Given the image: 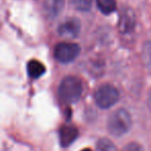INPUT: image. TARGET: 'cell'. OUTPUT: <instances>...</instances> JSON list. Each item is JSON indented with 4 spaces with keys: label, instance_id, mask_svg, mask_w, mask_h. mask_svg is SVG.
<instances>
[{
    "label": "cell",
    "instance_id": "cell-1",
    "mask_svg": "<svg viewBox=\"0 0 151 151\" xmlns=\"http://www.w3.org/2000/svg\"><path fill=\"white\" fill-rule=\"evenodd\" d=\"M83 85L80 79L76 77H66L60 83L58 94L63 103L75 104L81 99Z\"/></svg>",
    "mask_w": 151,
    "mask_h": 151
},
{
    "label": "cell",
    "instance_id": "cell-2",
    "mask_svg": "<svg viewBox=\"0 0 151 151\" xmlns=\"http://www.w3.org/2000/svg\"><path fill=\"white\" fill-rule=\"evenodd\" d=\"M132 117L126 110L119 109L114 112L108 120V129L113 136L120 137L132 127Z\"/></svg>",
    "mask_w": 151,
    "mask_h": 151
},
{
    "label": "cell",
    "instance_id": "cell-3",
    "mask_svg": "<svg viewBox=\"0 0 151 151\" xmlns=\"http://www.w3.org/2000/svg\"><path fill=\"white\" fill-rule=\"evenodd\" d=\"M119 99V92L114 86L106 84L101 86L94 94V101L101 109H110Z\"/></svg>",
    "mask_w": 151,
    "mask_h": 151
},
{
    "label": "cell",
    "instance_id": "cell-4",
    "mask_svg": "<svg viewBox=\"0 0 151 151\" xmlns=\"http://www.w3.org/2000/svg\"><path fill=\"white\" fill-rule=\"evenodd\" d=\"M80 52L81 49L79 45L73 42H60L55 48L54 56L58 62L69 63L79 56Z\"/></svg>",
    "mask_w": 151,
    "mask_h": 151
},
{
    "label": "cell",
    "instance_id": "cell-5",
    "mask_svg": "<svg viewBox=\"0 0 151 151\" xmlns=\"http://www.w3.org/2000/svg\"><path fill=\"white\" fill-rule=\"evenodd\" d=\"M81 31V22L76 18H69L60 24L58 33L66 38H75Z\"/></svg>",
    "mask_w": 151,
    "mask_h": 151
},
{
    "label": "cell",
    "instance_id": "cell-6",
    "mask_svg": "<svg viewBox=\"0 0 151 151\" xmlns=\"http://www.w3.org/2000/svg\"><path fill=\"white\" fill-rule=\"evenodd\" d=\"M136 24V19H134V14L132 9H124L120 14L119 19V30L122 33H128L132 31Z\"/></svg>",
    "mask_w": 151,
    "mask_h": 151
},
{
    "label": "cell",
    "instance_id": "cell-7",
    "mask_svg": "<svg viewBox=\"0 0 151 151\" xmlns=\"http://www.w3.org/2000/svg\"><path fill=\"white\" fill-rule=\"evenodd\" d=\"M79 132L75 126L63 125L59 132V139L63 147H67L73 144V142L78 138Z\"/></svg>",
    "mask_w": 151,
    "mask_h": 151
},
{
    "label": "cell",
    "instance_id": "cell-8",
    "mask_svg": "<svg viewBox=\"0 0 151 151\" xmlns=\"http://www.w3.org/2000/svg\"><path fill=\"white\" fill-rule=\"evenodd\" d=\"M64 7V0H45L44 13L50 19L56 18Z\"/></svg>",
    "mask_w": 151,
    "mask_h": 151
},
{
    "label": "cell",
    "instance_id": "cell-9",
    "mask_svg": "<svg viewBox=\"0 0 151 151\" xmlns=\"http://www.w3.org/2000/svg\"><path fill=\"white\" fill-rule=\"evenodd\" d=\"M45 65L38 60H30L27 64L28 75L33 79L40 78V76L45 73Z\"/></svg>",
    "mask_w": 151,
    "mask_h": 151
},
{
    "label": "cell",
    "instance_id": "cell-10",
    "mask_svg": "<svg viewBox=\"0 0 151 151\" xmlns=\"http://www.w3.org/2000/svg\"><path fill=\"white\" fill-rule=\"evenodd\" d=\"M97 7L105 15L112 14L116 9L115 0H96Z\"/></svg>",
    "mask_w": 151,
    "mask_h": 151
},
{
    "label": "cell",
    "instance_id": "cell-11",
    "mask_svg": "<svg viewBox=\"0 0 151 151\" xmlns=\"http://www.w3.org/2000/svg\"><path fill=\"white\" fill-rule=\"evenodd\" d=\"M142 60L145 66L151 73V40L146 42L142 49Z\"/></svg>",
    "mask_w": 151,
    "mask_h": 151
},
{
    "label": "cell",
    "instance_id": "cell-12",
    "mask_svg": "<svg viewBox=\"0 0 151 151\" xmlns=\"http://www.w3.org/2000/svg\"><path fill=\"white\" fill-rule=\"evenodd\" d=\"M97 151H117L114 143L109 139H101L96 145Z\"/></svg>",
    "mask_w": 151,
    "mask_h": 151
},
{
    "label": "cell",
    "instance_id": "cell-13",
    "mask_svg": "<svg viewBox=\"0 0 151 151\" xmlns=\"http://www.w3.org/2000/svg\"><path fill=\"white\" fill-rule=\"evenodd\" d=\"M70 3L78 11L87 12L92 5V0H70Z\"/></svg>",
    "mask_w": 151,
    "mask_h": 151
},
{
    "label": "cell",
    "instance_id": "cell-14",
    "mask_svg": "<svg viewBox=\"0 0 151 151\" xmlns=\"http://www.w3.org/2000/svg\"><path fill=\"white\" fill-rule=\"evenodd\" d=\"M121 151H144L143 147L138 143H129L125 147L122 148Z\"/></svg>",
    "mask_w": 151,
    "mask_h": 151
},
{
    "label": "cell",
    "instance_id": "cell-15",
    "mask_svg": "<svg viewBox=\"0 0 151 151\" xmlns=\"http://www.w3.org/2000/svg\"><path fill=\"white\" fill-rule=\"evenodd\" d=\"M148 107H149V109L151 110V91H150V93H149V97H148Z\"/></svg>",
    "mask_w": 151,
    "mask_h": 151
},
{
    "label": "cell",
    "instance_id": "cell-16",
    "mask_svg": "<svg viewBox=\"0 0 151 151\" xmlns=\"http://www.w3.org/2000/svg\"><path fill=\"white\" fill-rule=\"evenodd\" d=\"M81 151H92L91 149H89V148H85V149H83V150H81Z\"/></svg>",
    "mask_w": 151,
    "mask_h": 151
}]
</instances>
